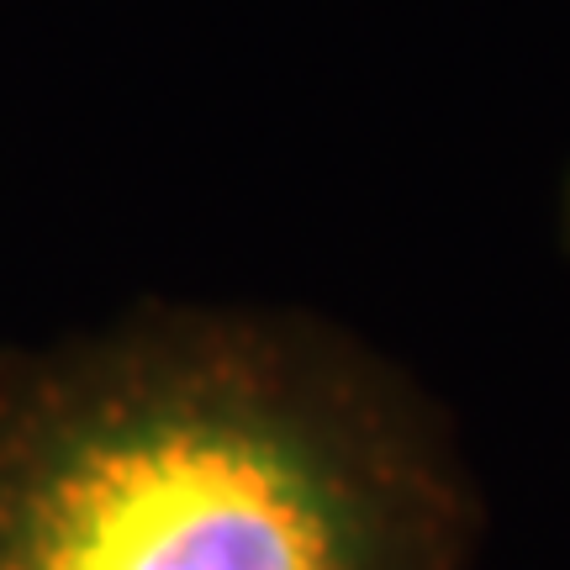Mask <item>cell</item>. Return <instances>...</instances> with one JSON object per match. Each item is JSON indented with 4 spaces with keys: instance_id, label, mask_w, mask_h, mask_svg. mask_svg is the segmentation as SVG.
I'll list each match as a JSON object with an SVG mask.
<instances>
[{
    "instance_id": "2",
    "label": "cell",
    "mask_w": 570,
    "mask_h": 570,
    "mask_svg": "<svg viewBox=\"0 0 570 570\" xmlns=\"http://www.w3.org/2000/svg\"><path fill=\"white\" fill-rule=\"evenodd\" d=\"M560 238H566V254H570V175H566V190H560Z\"/></svg>"
},
{
    "instance_id": "1",
    "label": "cell",
    "mask_w": 570,
    "mask_h": 570,
    "mask_svg": "<svg viewBox=\"0 0 570 570\" xmlns=\"http://www.w3.org/2000/svg\"><path fill=\"white\" fill-rule=\"evenodd\" d=\"M454 412L306 306L132 302L0 348V570H481Z\"/></svg>"
}]
</instances>
